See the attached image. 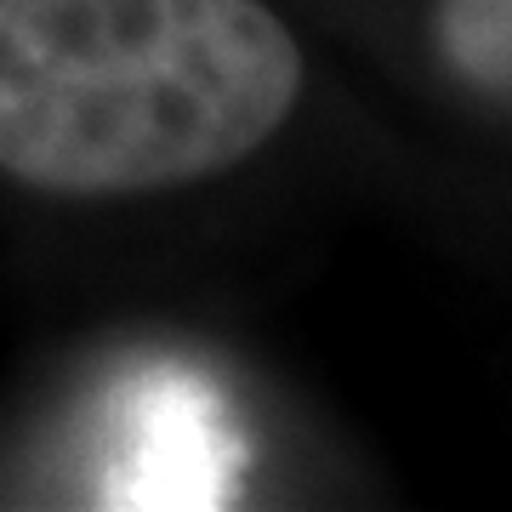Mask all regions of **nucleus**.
<instances>
[{
    "mask_svg": "<svg viewBox=\"0 0 512 512\" xmlns=\"http://www.w3.org/2000/svg\"><path fill=\"white\" fill-rule=\"evenodd\" d=\"M302 57L256 0H0V165L114 194L245 160Z\"/></svg>",
    "mask_w": 512,
    "mask_h": 512,
    "instance_id": "f257e3e1",
    "label": "nucleus"
},
{
    "mask_svg": "<svg viewBox=\"0 0 512 512\" xmlns=\"http://www.w3.org/2000/svg\"><path fill=\"white\" fill-rule=\"evenodd\" d=\"M245 467L228 404L200 370L188 365H137L114 387L103 410V507H148V512H200L228 507Z\"/></svg>",
    "mask_w": 512,
    "mask_h": 512,
    "instance_id": "f03ea898",
    "label": "nucleus"
},
{
    "mask_svg": "<svg viewBox=\"0 0 512 512\" xmlns=\"http://www.w3.org/2000/svg\"><path fill=\"white\" fill-rule=\"evenodd\" d=\"M444 46L478 86H507L512 69V0H450L444 6Z\"/></svg>",
    "mask_w": 512,
    "mask_h": 512,
    "instance_id": "7ed1b4c3",
    "label": "nucleus"
}]
</instances>
